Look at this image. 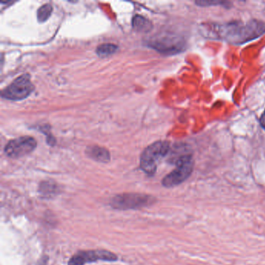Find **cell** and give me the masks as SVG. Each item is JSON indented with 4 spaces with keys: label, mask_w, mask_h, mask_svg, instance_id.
Instances as JSON below:
<instances>
[{
    "label": "cell",
    "mask_w": 265,
    "mask_h": 265,
    "mask_svg": "<svg viewBox=\"0 0 265 265\" xmlns=\"http://www.w3.org/2000/svg\"><path fill=\"white\" fill-rule=\"evenodd\" d=\"M201 31L208 38L225 40L233 45H243L263 35L265 33V24L256 20L247 23H215L201 25Z\"/></svg>",
    "instance_id": "cell-1"
},
{
    "label": "cell",
    "mask_w": 265,
    "mask_h": 265,
    "mask_svg": "<svg viewBox=\"0 0 265 265\" xmlns=\"http://www.w3.org/2000/svg\"><path fill=\"white\" fill-rule=\"evenodd\" d=\"M169 151L168 142L159 141L148 146L143 151L140 159V166L148 175L154 174L156 171L157 162L166 156Z\"/></svg>",
    "instance_id": "cell-2"
},
{
    "label": "cell",
    "mask_w": 265,
    "mask_h": 265,
    "mask_svg": "<svg viewBox=\"0 0 265 265\" xmlns=\"http://www.w3.org/2000/svg\"><path fill=\"white\" fill-rule=\"evenodd\" d=\"M174 163L176 166V169L166 175L162 182L163 186L166 188H173L181 185L191 176L193 171L195 163L193 157L189 153L178 158Z\"/></svg>",
    "instance_id": "cell-3"
},
{
    "label": "cell",
    "mask_w": 265,
    "mask_h": 265,
    "mask_svg": "<svg viewBox=\"0 0 265 265\" xmlns=\"http://www.w3.org/2000/svg\"><path fill=\"white\" fill-rule=\"evenodd\" d=\"M156 201L151 195L140 193H124L116 195L111 199V205L115 209H137L149 206Z\"/></svg>",
    "instance_id": "cell-4"
},
{
    "label": "cell",
    "mask_w": 265,
    "mask_h": 265,
    "mask_svg": "<svg viewBox=\"0 0 265 265\" xmlns=\"http://www.w3.org/2000/svg\"><path fill=\"white\" fill-rule=\"evenodd\" d=\"M149 46L163 54L173 55L184 51L185 41L175 34H160L155 35L149 41Z\"/></svg>",
    "instance_id": "cell-5"
},
{
    "label": "cell",
    "mask_w": 265,
    "mask_h": 265,
    "mask_svg": "<svg viewBox=\"0 0 265 265\" xmlns=\"http://www.w3.org/2000/svg\"><path fill=\"white\" fill-rule=\"evenodd\" d=\"M34 90V85L28 75L17 78L2 92V97L10 101H21L30 96Z\"/></svg>",
    "instance_id": "cell-6"
},
{
    "label": "cell",
    "mask_w": 265,
    "mask_h": 265,
    "mask_svg": "<svg viewBox=\"0 0 265 265\" xmlns=\"http://www.w3.org/2000/svg\"><path fill=\"white\" fill-rule=\"evenodd\" d=\"M117 260V255L108 250H88L79 252L72 256L68 262V265H85L98 261L114 262Z\"/></svg>",
    "instance_id": "cell-7"
},
{
    "label": "cell",
    "mask_w": 265,
    "mask_h": 265,
    "mask_svg": "<svg viewBox=\"0 0 265 265\" xmlns=\"http://www.w3.org/2000/svg\"><path fill=\"white\" fill-rule=\"evenodd\" d=\"M37 143L30 136L17 138L10 141L5 147V153L10 158H20L34 151Z\"/></svg>",
    "instance_id": "cell-8"
},
{
    "label": "cell",
    "mask_w": 265,
    "mask_h": 265,
    "mask_svg": "<svg viewBox=\"0 0 265 265\" xmlns=\"http://www.w3.org/2000/svg\"><path fill=\"white\" fill-rule=\"evenodd\" d=\"M86 154L92 158L93 160L101 163H108L111 160V156L108 150L100 146H92L88 148Z\"/></svg>",
    "instance_id": "cell-9"
},
{
    "label": "cell",
    "mask_w": 265,
    "mask_h": 265,
    "mask_svg": "<svg viewBox=\"0 0 265 265\" xmlns=\"http://www.w3.org/2000/svg\"><path fill=\"white\" fill-rule=\"evenodd\" d=\"M132 25L135 30L139 32H149L153 28V24L150 20L140 15L133 18Z\"/></svg>",
    "instance_id": "cell-10"
},
{
    "label": "cell",
    "mask_w": 265,
    "mask_h": 265,
    "mask_svg": "<svg viewBox=\"0 0 265 265\" xmlns=\"http://www.w3.org/2000/svg\"><path fill=\"white\" fill-rule=\"evenodd\" d=\"M118 47L114 44H103L98 46L97 49V54L100 57H108L114 54L118 51Z\"/></svg>",
    "instance_id": "cell-11"
},
{
    "label": "cell",
    "mask_w": 265,
    "mask_h": 265,
    "mask_svg": "<svg viewBox=\"0 0 265 265\" xmlns=\"http://www.w3.org/2000/svg\"><path fill=\"white\" fill-rule=\"evenodd\" d=\"M53 8L50 4H45L37 10V20L39 22H46V20H49V17L52 15Z\"/></svg>",
    "instance_id": "cell-12"
},
{
    "label": "cell",
    "mask_w": 265,
    "mask_h": 265,
    "mask_svg": "<svg viewBox=\"0 0 265 265\" xmlns=\"http://www.w3.org/2000/svg\"><path fill=\"white\" fill-rule=\"evenodd\" d=\"M56 190H57L56 185L51 184L50 182H44L40 185V192L45 196L52 195V194L56 193Z\"/></svg>",
    "instance_id": "cell-13"
},
{
    "label": "cell",
    "mask_w": 265,
    "mask_h": 265,
    "mask_svg": "<svg viewBox=\"0 0 265 265\" xmlns=\"http://www.w3.org/2000/svg\"><path fill=\"white\" fill-rule=\"evenodd\" d=\"M195 4L198 6H203V7H207V6L218 5V4H227L225 2H220V1H198L195 2Z\"/></svg>",
    "instance_id": "cell-14"
},
{
    "label": "cell",
    "mask_w": 265,
    "mask_h": 265,
    "mask_svg": "<svg viewBox=\"0 0 265 265\" xmlns=\"http://www.w3.org/2000/svg\"><path fill=\"white\" fill-rule=\"evenodd\" d=\"M260 125L262 126V128H263V129H265V111H263V114H262L261 117H260Z\"/></svg>",
    "instance_id": "cell-15"
}]
</instances>
